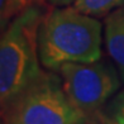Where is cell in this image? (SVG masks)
Instances as JSON below:
<instances>
[{"label": "cell", "instance_id": "5b68a950", "mask_svg": "<svg viewBox=\"0 0 124 124\" xmlns=\"http://www.w3.org/2000/svg\"><path fill=\"white\" fill-rule=\"evenodd\" d=\"M105 47L124 84V7L113 10L106 16Z\"/></svg>", "mask_w": 124, "mask_h": 124}, {"label": "cell", "instance_id": "3957f363", "mask_svg": "<svg viewBox=\"0 0 124 124\" xmlns=\"http://www.w3.org/2000/svg\"><path fill=\"white\" fill-rule=\"evenodd\" d=\"M8 119L18 124H86L89 119L70 103L62 78L44 74L8 108Z\"/></svg>", "mask_w": 124, "mask_h": 124}, {"label": "cell", "instance_id": "52a82bcc", "mask_svg": "<svg viewBox=\"0 0 124 124\" xmlns=\"http://www.w3.org/2000/svg\"><path fill=\"white\" fill-rule=\"evenodd\" d=\"M100 114L104 124H124V90L111 100L108 108Z\"/></svg>", "mask_w": 124, "mask_h": 124}, {"label": "cell", "instance_id": "9c48e42d", "mask_svg": "<svg viewBox=\"0 0 124 124\" xmlns=\"http://www.w3.org/2000/svg\"><path fill=\"white\" fill-rule=\"evenodd\" d=\"M47 1L51 5H53V7L62 8V7H69L70 4L75 3V0H47Z\"/></svg>", "mask_w": 124, "mask_h": 124}, {"label": "cell", "instance_id": "277c9868", "mask_svg": "<svg viewBox=\"0 0 124 124\" xmlns=\"http://www.w3.org/2000/svg\"><path fill=\"white\" fill-rule=\"evenodd\" d=\"M58 71L70 103L87 119L100 111L123 82L116 67L103 61L71 62Z\"/></svg>", "mask_w": 124, "mask_h": 124}, {"label": "cell", "instance_id": "8fae6325", "mask_svg": "<svg viewBox=\"0 0 124 124\" xmlns=\"http://www.w3.org/2000/svg\"><path fill=\"white\" fill-rule=\"evenodd\" d=\"M7 124H18V123L14 122V120H10V119H8V120H7Z\"/></svg>", "mask_w": 124, "mask_h": 124}, {"label": "cell", "instance_id": "7a4b0ae2", "mask_svg": "<svg viewBox=\"0 0 124 124\" xmlns=\"http://www.w3.org/2000/svg\"><path fill=\"white\" fill-rule=\"evenodd\" d=\"M43 19L36 4L27 7L3 32L0 42V100L8 109L19 95L41 77L38 28Z\"/></svg>", "mask_w": 124, "mask_h": 124}, {"label": "cell", "instance_id": "8992f818", "mask_svg": "<svg viewBox=\"0 0 124 124\" xmlns=\"http://www.w3.org/2000/svg\"><path fill=\"white\" fill-rule=\"evenodd\" d=\"M74 7L91 16H101L124 7V0H75Z\"/></svg>", "mask_w": 124, "mask_h": 124}, {"label": "cell", "instance_id": "6da1fadb", "mask_svg": "<svg viewBox=\"0 0 124 124\" xmlns=\"http://www.w3.org/2000/svg\"><path fill=\"white\" fill-rule=\"evenodd\" d=\"M41 65L51 71L62 65L100 61L101 24L75 7H62L43 16L38 28Z\"/></svg>", "mask_w": 124, "mask_h": 124}, {"label": "cell", "instance_id": "30bf717a", "mask_svg": "<svg viewBox=\"0 0 124 124\" xmlns=\"http://www.w3.org/2000/svg\"><path fill=\"white\" fill-rule=\"evenodd\" d=\"M7 5H8V0H0V14H3L5 12Z\"/></svg>", "mask_w": 124, "mask_h": 124}, {"label": "cell", "instance_id": "ba28073f", "mask_svg": "<svg viewBox=\"0 0 124 124\" xmlns=\"http://www.w3.org/2000/svg\"><path fill=\"white\" fill-rule=\"evenodd\" d=\"M34 1H36V0H8L7 9H5V12L1 14V28H4L8 18L12 14L22 12V10L25 9L27 7L34 4Z\"/></svg>", "mask_w": 124, "mask_h": 124}]
</instances>
